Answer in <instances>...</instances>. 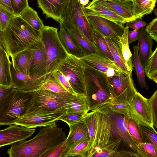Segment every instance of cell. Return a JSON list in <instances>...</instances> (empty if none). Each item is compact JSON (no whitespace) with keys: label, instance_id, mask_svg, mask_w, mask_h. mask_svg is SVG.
Here are the masks:
<instances>
[{"label":"cell","instance_id":"f546056e","mask_svg":"<svg viewBox=\"0 0 157 157\" xmlns=\"http://www.w3.org/2000/svg\"><path fill=\"white\" fill-rule=\"evenodd\" d=\"M49 90L72 99L79 96L74 95L68 92L54 79L51 74L46 75L44 82L35 90Z\"/></svg>","mask_w":157,"mask_h":157},{"label":"cell","instance_id":"60d3db41","mask_svg":"<svg viewBox=\"0 0 157 157\" xmlns=\"http://www.w3.org/2000/svg\"><path fill=\"white\" fill-rule=\"evenodd\" d=\"M140 125L145 142L152 143L157 148V133L154 127L143 124Z\"/></svg>","mask_w":157,"mask_h":157},{"label":"cell","instance_id":"91938a15","mask_svg":"<svg viewBox=\"0 0 157 157\" xmlns=\"http://www.w3.org/2000/svg\"><path fill=\"white\" fill-rule=\"evenodd\" d=\"M77 0L78 1V0Z\"/></svg>","mask_w":157,"mask_h":157},{"label":"cell","instance_id":"836d02e7","mask_svg":"<svg viewBox=\"0 0 157 157\" xmlns=\"http://www.w3.org/2000/svg\"><path fill=\"white\" fill-rule=\"evenodd\" d=\"M129 29L128 26L124 27V32L121 38V46L126 67L128 71L132 73L133 68L132 60V56L129 48L128 41Z\"/></svg>","mask_w":157,"mask_h":157},{"label":"cell","instance_id":"6f0895ef","mask_svg":"<svg viewBox=\"0 0 157 157\" xmlns=\"http://www.w3.org/2000/svg\"><path fill=\"white\" fill-rule=\"evenodd\" d=\"M154 13L155 15L156 16H157V8H155L154 9Z\"/></svg>","mask_w":157,"mask_h":157},{"label":"cell","instance_id":"bcb514c9","mask_svg":"<svg viewBox=\"0 0 157 157\" xmlns=\"http://www.w3.org/2000/svg\"><path fill=\"white\" fill-rule=\"evenodd\" d=\"M110 109L113 111L128 117V104L120 102L112 99L108 104Z\"/></svg>","mask_w":157,"mask_h":157},{"label":"cell","instance_id":"603a6c76","mask_svg":"<svg viewBox=\"0 0 157 157\" xmlns=\"http://www.w3.org/2000/svg\"><path fill=\"white\" fill-rule=\"evenodd\" d=\"M34 51L33 48H29L9 57L10 63L13 68L22 73L30 75Z\"/></svg>","mask_w":157,"mask_h":157},{"label":"cell","instance_id":"4316f807","mask_svg":"<svg viewBox=\"0 0 157 157\" xmlns=\"http://www.w3.org/2000/svg\"><path fill=\"white\" fill-rule=\"evenodd\" d=\"M105 38L114 58L116 65L124 74L130 73L126 66L121 50V44L110 37H105Z\"/></svg>","mask_w":157,"mask_h":157},{"label":"cell","instance_id":"b9f144b4","mask_svg":"<svg viewBox=\"0 0 157 157\" xmlns=\"http://www.w3.org/2000/svg\"><path fill=\"white\" fill-rule=\"evenodd\" d=\"M15 16L13 12L0 4V30L4 32L11 20Z\"/></svg>","mask_w":157,"mask_h":157},{"label":"cell","instance_id":"9a60e30c","mask_svg":"<svg viewBox=\"0 0 157 157\" xmlns=\"http://www.w3.org/2000/svg\"><path fill=\"white\" fill-rule=\"evenodd\" d=\"M10 67L12 87L23 91L35 90L44 82L47 75L43 76L27 75L15 70L10 63Z\"/></svg>","mask_w":157,"mask_h":157},{"label":"cell","instance_id":"7c38bea8","mask_svg":"<svg viewBox=\"0 0 157 157\" xmlns=\"http://www.w3.org/2000/svg\"><path fill=\"white\" fill-rule=\"evenodd\" d=\"M128 104V117L140 124L154 127L151 107L148 99L137 91Z\"/></svg>","mask_w":157,"mask_h":157},{"label":"cell","instance_id":"db71d44e","mask_svg":"<svg viewBox=\"0 0 157 157\" xmlns=\"http://www.w3.org/2000/svg\"><path fill=\"white\" fill-rule=\"evenodd\" d=\"M0 47L4 49L8 53L5 38L4 32L0 30Z\"/></svg>","mask_w":157,"mask_h":157},{"label":"cell","instance_id":"ba28073f","mask_svg":"<svg viewBox=\"0 0 157 157\" xmlns=\"http://www.w3.org/2000/svg\"><path fill=\"white\" fill-rule=\"evenodd\" d=\"M85 68L81 58L67 54L57 69L66 77L77 95L86 96Z\"/></svg>","mask_w":157,"mask_h":157},{"label":"cell","instance_id":"8992f818","mask_svg":"<svg viewBox=\"0 0 157 157\" xmlns=\"http://www.w3.org/2000/svg\"><path fill=\"white\" fill-rule=\"evenodd\" d=\"M78 97L72 99L47 90H34L32 91L30 107L26 113L66 112L72 103Z\"/></svg>","mask_w":157,"mask_h":157},{"label":"cell","instance_id":"f907efd6","mask_svg":"<svg viewBox=\"0 0 157 157\" xmlns=\"http://www.w3.org/2000/svg\"><path fill=\"white\" fill-rule=\"evenodd\" d=\"M126 26L133 30H139L144 28L147 23L142 20V18H137L126 23Z\"/></svg>","mask_w":157,"mask_h":157},{"label":"cell","instance_id":"8fae6325","mask_svg":"<svg viewBox=\"0 0 157 157\" xmlns=\"http://www.w3.org/2000/svg\"><path fill=\"white\" fill-rule=\"evenodd\" d=\"M109 78L113 90L112 99L122 103L128 104L137 92L132 73L125 74L120 72Z\"/></svg>","mask_w":157,"mask_h":157},{"label":"cell","instance_id":"d4e9b609","mask_svg":"<svg viewBox=\"0 0 157 157\" xmlns=\"http://www.w3.org/2000/svg\"><path fill=\"white\" fill-rule=\"evenodd\" d=\"M141 30L137 44L138 54L140 60L144 68L148 59L152 54L153 44L152 39L144 29Z\"/></svg>","mask_w":157,"mask_h":157},{"label":"cell","instance_id":"5b68a950","mask_svg":"<svg viewBox=\"0 0 157 157\" xmlns=\"http://www.w3.org/2000/svg\"><path fill=\"white\" fill-rule=\"evenodd\" d=\"M32 91L13 88L5 97L0 111V125L13 124L30 107Z\"/></svg>","mask_w":157,"mask_h":157},{"label":"cell","instance_id":"f6af8a7d","mask_svg":"<svg viewBox=\"0 0 157 157\" xmlns=\"http://www.w3.org/2000/svg\"><path fill=\"white\" fill-rule=\"evenodd\" d=\"M86 114L82 112H66L59 120L63 121L69 126L81 121Z\"/></svg>","mask_w":157,"mask_h":157},{"label":"cell","instance_id":"52a82bcc","mask_svg":"<svg viewBox=\"0 0 157 157\" xmlns=\"http://www.w3.org/2000/svg\"><path fill=\"white\" fill-rule=\"evenodd\" d=\"M40 36L46 52L48 75L57 69L67 53L59 39L57 28L44 25L41 30Z\"/></svg>","mask_w":157,"mask_h":157},{"label":"cell","instance_id":"d590c367","mask_svg":"<svg viewBox=\"0 0 157 157\" xmlns=\"http://www.w3.org/2000/svg\"><path fill=\"white\" fill-rule=\"evenodd\" d=\"M144 70L146 76L157 83V47L146 63Z\"/></svg>","mask_w":157,"mask_h":157},{"label":"cell","instance_id":"8d00e7d4","mask_svg":"<svg viewBox=\"0 0 157 157\" xmlns=\"http://www.w3.org/2000/svg\"><path fill=\"white\" fill-rule=\"evenodd\" d=\"M89 140L81 141L68 149L63 157H87L88 152Z\"/></svg>","mask_w":157,"mask_h":157},{"label":"cell","instance_id":"9c48e42d","mask_svg":"<svg viewBox=\"0 0 157 157\" xmlns=\"http://www.w3.org/2000/svg\"><path fill=\"white\" fill-rule=\"evenodd\" d=\"M96 110L103 113L109 118L113 137L121 141L126 150L137 154V145L128 132L124 115L111 110L108 104Z\"/></svg>","mask_w":157,"mask_h":157},{"label":"cell","instance_id":"7bdbcfd3","mask_svg":"<svg viewBox=\"0 0 157 157\" xmlns=\"http://www.w3.org/2000/svg\"><path fill=\"white\" fill-rule=\"evenodd\" d=\"M50 74L54 79L68 92L74 95L78 96L74 91L66 77L59 70L57 69Z\"/></svg>","mask_w":157,"mask_h":157},{"label":"cell","instance_id":"c3c4849f","mask_svg":"<svg viewBox=\"0 0 157 157\" xmlns=\"http://www.w3.org/2000/svg\"><path fill=\"white\" fill-rule=\"evenodd\" d=\"M151 105L153 117V125L157 127V90H156L152 95L148 99Z\"/></svg>","mask_w":157,"mask_h":157},{"label":"cell","instance_id":"6da1fadb","mask_svg":"<svg viewBox=\"0 0 157 157\" xmlns=\"http://www.w3.org/2000/svg\"><path fill=\"white\" fill-rule=\"evenodd\" d=\"M66 138L63 128L55 123L40 128L36 136L29 140L12 144L7 153L10 157H41Z\"/></svg>","mask_w":157,"mask_h":157},{"label":"cell","instance_id":"f1b7e54d","mask_svg":"<svg viewBox=\"0 0 157 157\" xmlns=\"http://www.w3.org/2000/svg\"><path fill=\"white\" fill-rule=\"evenodd\" d=\"M90 24L93 29L94 44L97 51L96 54L114 62V58L105 40V36L95 26Z\"/></svg>","mask_w":157,"mask_h":157},{"label":"cell","instance_id":"e0dca14e","mask_svg":"<svg viewBox=\"0 0 157 157\" xmlns=\"http://www.w3.org/2000/svg\"><path fill=\"white\" fill-rule=\"evenodd\" d=\"M35 128L10 124L8 128L0 130V147L26 140L35 132Z\"/></svg>","mask_w":157,"mask_h":157},{"label":"cell","instance_id":"11a10c76","mask_svg":"<svg viewBox=\"0 0 157 157\" xmlns=\"http://www.w3.org/2000/svg\"><path fill=\"white\" fill-rule=\"evenodd\" d=\"M0 4L2 5L9 10L13 12L10 0H0Z\"/></svg>","mask_w":157,"mask_h":157},{"label":"cell","instance_id":"816d5d0a","mask_svg":"<svg viewBox=\"0 0 157 157\" xmlns=\"http://www.w3.org/2000/svg\"><path fill=\"white\" fill-rule=\"evenodd\" d=\"M13 89L12 87L0 85V111L4 98Z\"/></svg>","mask_w":157,"mask_h":157},{"label":"cell","instance_id":"74e56055","mask_svg":"<svg viewBox=\"0 0 157 157\" xmlns=\"http://www.w3.org/2000/svg\"><path fill=\"white\" fill-rule=\"evenodd\" d=\"M83 119L87 127L89 137L88 155L93 143L96 128V121L94 111H91L87 113Z\"/></svg>","mask_w":157,"mask_h":157},{"label":"cell","instance_id":"d6986e66","mask_svg":"<svg viewBox=\"0 0 157 157\" xmlns=\"http://www.w3.org/2000/svg\"><path fill=\"white\" fill-rule=\"evenodd\" d=\"M70 0H37V3L46 18H51L60 24L62 15Z\"/></svg>","mask_w":157,"mask_h":157},{"label":"cell","instance_id":"680465c9","mask_svg":"<svg viewBox=\"0 0 157 157\" xmlns=\"http://www.w3.org/2000/svg\"><path fill=\"white\" fill-rule=\"evenodd\" d=\"M120 0L129 1V0Z\"/></svg>","mask_w":157,"mask_h":157},{"label":"cell","instance_id":"d6a6232c","mask_svg":"<svg viewBox=\"0 0 157 157\" xmlns=\"http://www.w3.org/2000/svg\"><path fill=\"white\" fill-rule=\"evenodd\" d=\"M133 55L132 58L133 66L136 76L137 80L141 88L148 90V86L145 77L144 68L138 56L137 45L133 46Z\"/></svg>","mask_w":157,"mask_h":157},{"label":"cell","instance_id":"1f68e13d","mask_svg":"<svg viewBox=\"0 0 157 157\" xmlns=\"http://www.w3.org/2000/svg\"><path fill=\"white\" fill-rule=\"evenodd\" d=\"M157 0H133V10L136 17L142 18L144 15L152 13Z\"/></svg>","mask_w":157,"mask_h":157},{"label":"cell","instance_id":"ee69618b","mask_svg":"<svg viewBox=\"0 0 157 157\" xmlns=\"http://www.w3.org/2000/svg\"><path fill=\"white\" fill-rule=\"evenodd\" d=\"M67 150L65 140L45 152L41 157H63Z\"/></svg>","mask_w":157,"mask_h":157},{"label":"cell","instance_id":"44dd1931","mask_svg":"<svg viewBox=\"0 0 157 157\" xmlns=\"http://www.w3.org/2000/svg\"><path fill=\"white\" fill-rule=\"evenodd\" d=\"M100 1L104 6L124 19L126 22L137 18L134 12L133 0H100Z\"/></svg>","mask_w":157,"mask_h":157},{"label":"cell","instance_id":"30bf717a","mask_svg":"<svg viewBox=\"0 0 157 157\" xmlns=\"http://www.w3.org/2000/svg\"><path fill=\"white\" fill-rule=\"evenodd\" d=\"M61 22L67 23L75 28L94 44L92 27L82 6L77 0H70L62 15L60 23Z\"/></svg>","mask_w":157,"mask_h":157},{"label":"cell","instance_id":"ffe728a7","mask_svg":"<svg viewBox=\"0 0 157 157\" xmlns=\"http://www.w3.org/2000/svg\"><path fill=\"white\" fill-rule=\"evenodd\" d=\"M34 53L30 75L43 76L47 74V58L44 43L41 38L33 48Z\"/></svg>","mask_w":157,"mask_h":157},{"label":"cell","instance_id":"7dc6e473","mask_svg":"<svg viewBox=\"0 0 157 157\" xmlns=\"http://www.w3.org/2000/svg\"><path fill=\"white\" fill-rule=\"evenodd\" d=\"M13 13L16 16H19L29 5L28 0H10Z\"/></svg>","mask_w":157,"mask_h":157},{"label":"cell","instance_id":"3957f363","mask_svg":"<svg viewBox=\"0 0 157 157\" xmlns=\"http://www.w3.org/2000/svg\"><path fill=\"white\" fill-rule=\"evenodd\" d=\"M94 112L96 128L94 140L87 157H118L121 141L113 136L109 118L103 113Z\"/></svg>","mask_w":157,"mask_h":157},{"label":"cell","instance_id":"2e32d148","mask_svg":"<svg viewBox=\"0 0 157 157\" xmlns=\"http://www.w3.org/2000/svg\"><path fill=\"white\" fill-rule=\"evenodd\" d=\"M81 58L86 66L103 73L109 78L121 72L114 62L96 53L84 56Z\"/></svg>","mask_w":157,"mask_h":157},{"label":"cell","instance_id":"9f6ffc18","mask_svg":"<svg viewBox=\"0 0 157 157\" xmlns=\"http://www.w3.org/2000/svg\"><path fill=\"white\" fill-rule=\"evenodd\" d=\"M90 0H78V1L82 6H85L89 3Z\"/></svg>","mask_w":157,"mask_h":157},{"label":"cell","instance_id":"5bb4252c","mask_svg":"<svg viewBox=\"0 0 157 157\" xmlns=\"http://www.w3.org/2000/svg\"><path fill=\"white\" fill-rule=\"evenodd\" d=\"M86 16L89 22L95 26L105 37H110L121 44V38L124 31V25L97 15Z\"/></svg>","mask_w":157,"mask_h":157},{"label":"cell","instance_id":"4dcf8cb0","mask_svg":"<svg viewBox=\"0 0 157 157\" xmlns=\"http://www.w3.org/2000/svg\"><path fill=\"white\" fill-rule=\"evenodd\" d=\"M33 28L40 32L44 26L37 13L28 5L19 16Z\"/></svg>","mask_w":157,"mask_h":157},{"label":"cell","instance_id":"7a4b0ae2","mask_svg":"<svg viewBox=\"0 0 157 157\" xmlns=\"http://www.w3.org/2000/svg\"><path fill=\"white\" fill-rule=\"evenodd\" d=\"M4 32L9 57L33 48L40 38V32L19 16H15L11 20Z\"/></svg>","mask_w":157,"mask_h":157},{"label":"cell","instance_id":"ab89813d","mask_svg":"<svg viewBox=\"0 0 157 157\" xmlns=\"http://www.w3.org/2000/svg\"><path fill=\"white\" fill-rule=\"evenodd\" d=\"M138 157H157V148L149 142H144L137 145Z\"/></svg>","mask_w":157,"mask_h":157},{"label":"cell","instance_id":"4fadbf2b","mask_svg":"<svg viewBox=\"0 0 157 157\" xmlns=\"http://www.w3.org/2000/svg\"><path fill=\"white\" fill-rule=\"evenodd\" d=\"M66 113L61 112L52 113H28L17 121L13 124L29 128L50 126L56 123Z\"/></svg>","mask_w":157,"mask_h":157},{"label":"cell","instance_id":"7402d4cb","mask_svg":"<svg viewBox=\"0 0 157 157\" xmlns=\"http://www.w3.org/2000/svg\"><path fill=\"white\" fill-rule=\"evenodd\" d=\"M60 24L66 29L84 56L92 53L97 54V51L94 44L77 29L64 22H61Z\"/></svg>","mask_w":157,"mask_h":157},{"label":"cell","instance_id":"cb8c5ba5","mask_svg":"<svg viewBox=\"0 0 157 157\" xmlns=\"http://www.w3.org/2000/svg\"><path fill=\"white\" fill-rule=\"evenodd\" d=\"M69 126V133L65 140L67 150L81 141L89 140L88 129L83 119L78 123Z\"/></svg>","mask_w":157,"mask_h":157},{"label":"cell","instance_id":"277c9868","mask_svg":"<svg viewBox=\"0 0 157 157\" xmlns=\"http://www.w3.org/2000/svg\"><path fill=\"white\" fill-rule=\"evenodd\" d=\"M85 66L86 95L89 111H93L110 102L113 90L109 79L105 74Z\"/></svg>","mask_w":157,"mask_h":157},{"label":"cell","instance_id":"681fc988","mask_svg":"<svg viewBox=\"0 0 157 157\" xmlns=\"http://www.w3.org/2000/svg\"><path fill=\"white\" fill-rule=\"evenodd\" d=\"M146 32L153 40L157 42V18H154L146 27Z\"/></svg>","mask_w":157,"mask_h":157},{"label":"cell","instance_id":"f5cc1de1","mask_svg":"<svg viewBox=\"0 0 157 157\" xmlns=\"http://www.w3.org/2000/svg\"><path fill=\"white\" fill-rule=\"evenodd\" d=\"M141 30H134L129 31L128 34V44H130L136 40H138L140 34Z\"/></svg>","mask_w":157,"mask_h":157},{"label":"cell","instance_id":"83f0119b","mask_svg":"<svg viewBox=\"0 0 157 157\" xmlns=\"http://www.w3.org/2000/svg\"><path fill=\"white\" fill-rule=\"evenodd\" d=\"M10 62L7 53L0 47V85L12 87Z\"/></svg>","mask_w":157,"mask_h":157},{"label":"cell","instance_id":"484cf974","mask_svg":"<svg viewBox=\"0 0 157 157\" xmlns=\"http://www.w3.org/2000/svg\"><path fill=\"white\" fill-rule=\"evenodd\" d=\"M58 32L59 39L67 54L81 58L84 56L63 25L60 24Z\"/></svg>","mask_w":157,"mask_h":157},{"label":"cell","instance_id":"e575fe53","mask_svg":"<svg viewBox=\"0 0 157 157\" xmlns=\"http://www.w3.org/2000/svg\"><path fill=\"white\" fill-rule=\"evenodd\" d=\"M128 131L132 139L137 145L146 142L140 124L132 118L124 115Z\"/></svg>","mask_w":157,"mask_h":157},{"label":"cell","instance_id":"ac0fdd59","mask_svg":"<svg viewBox=\"0 0 157 157\" xmlns=\"http://www.w3.org/2000/svg\"><path fill=\"white\" fill-rule=\"evenodd\" d=\"M82 7L86 15L98 16L122 25L126 22L124 19L104 6L100 0H92L86 6Z\"/></svg>","mask_w":157,"mask_h":157},{"label":"cell","instance_id":"f35d334b","mask_svg":"<svg viewBox=\"0 0 157 157\" xmlns=\"http://www.w3.org/2000/svg\"><path fill=\"white\" fill-rule=\"evenodd\" d=\"M89 111L86 96L80 95L72 103L66 112H82L87 113Z\"/></svg>","mask_w":157,"mask_h":157}]
</instances>
